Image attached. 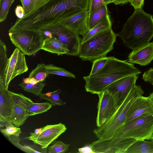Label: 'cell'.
<instances>
[{
    "instance_id": "obj_1",
    "label": "cell",
    "mask_w": 153,
    "mask_h": 153,
    "mask_svg": "<svg viewBox=\"0 0 153 153\" xmlns=\"http://www.w3.org/2000/svg\"><path fill=\"white\" fill-rule=\"evenodd\" d=\"M89 0H50L36 12L17 18L8 31H38L49 25L88 10Z\"/></svg>"
},
{
    "instance_id": "obj_2",
    "label": "cell",
    "mask_w": 153,
    "mask_h": 153,
    "mask_svg": "<svg viewBox=\"0 0 153 153\" xmlns=\"http://www.w3.org/2000/svg\"><path fill=\"white\" fill-rule=\"evenodd\" d=\"M153 138V115L123 124L111 137L93 142L89 146L95 153H125L136 141Z\"/></svg>"
},
{
    "instance_id": "obj_3",
    "label": "cell",
    "mask_w": 153,
    "mask_h": 153,
    "mask_svg": "<svg viewBox=\"0 0 153 153\" xmlns=\"http://www.w3.org/2000/svg\"><path fill=\"white\" fill-rule=\"evenodd\" d=\"M141 73L140 70L126 61L119 59L114 56L109 57L101 69L94 74L83 76L85 89L87 92L98 95L115 81Z\"/></svg>"
},
{
    "instance_id": "obj_4",
    "label": "cell",
    "mask_w": 153,
    "mask_h": 153,
    "mask_svg": "<svg viewBox=\"0 0 153 153\" xmlns=\"http://www.w3.org/2000/svg\"><path fill=\"white\" fill-rule=\"evenodd\" d=\"M116 35L127 47L133 51L146 45L153 37L152 15L142 9H135L121 30Z\"/></svg>"
},
{
    "instance_id": "obj_5",
    "label": "cell",
    "mask_w": 153,
    "mask_h": 153,
    "mask_svg": "<svg viewBox=\"0 0 153 153\" xmlns=\"http://www.w3.org/2000/svg\"><path fill=\"white\" fill-rule=\"evenodd\" d=\"M144 93L140 85H136L131 90L113 116L101 126L94 130V133L98 139H107L114 135L124 123L133 103Z\"/></svg>"
},
{
    "instance_id": "obj_6",
    "label": "cell",
    "mask_w": 153,
    "mask_h": 153,
    "mask_svg": "<svg viewBox=\"0 0 153 153\" xmlns=\"http://www.w3.org/2000/svg\"><path fill=\"white\" fill-rule=\"evenodd\" d=\"M117 37L112 28L100 32L81 43L78 56L91 62L106 56L113 49Z\"/></svg>"
},
{
    "instance_id": "obj_7",
    "label": "cell",
    "mask_w": 153,
    "mask_h": 153,
    "mask_svg": "<svg viewBox=\"0 0 153 153\" xmlns=\"http://www.w3.org/2000/svg\"><path fill=\"white\" fill-rule=\"evenodd\" d=\"M12 43L25 55L30 56L42 50L44 39L41 31L29 30L9 32Z\"/></svg>"
},
{
    "instance_id": "obj_8",
    "label": "cell",
    "mask_w": 153,
    "mask_h": 153,
    "mask_svg": "<svg viewBox=\"0 0 153 153\" xmlns=\"http://www.w3.org/2000/svg\"><path fill=\"white\" fill-rule=\"evenodd\" d=\"M43 28L51 32L53 37L56 38L67 46L69 51L67 55L79 56L81 39L77 32L59 23L52 24Z\"/></svg>"
},
{
    "instance_id": "obj_9",
    "label": "cell",
    "mask_w": 153,
    "mask_h": 153,
    "mask_svg": "<svg viewBox=\"0 0 153 153\" xmlns=\"http://www.w3.org/2000/svg\"><path fill=\"white\" fill-rule=\"evenodd\" d=\"M67 128L65 125L59 123L47 125L36 129L34 132L30 133V136L25 138L39 145L42 149H46L54 140L65 132Z\"/></svg>"
},
{
    "instance_id": "obj_10",
    "label": "cell",
    "mask_w": 153,
    "mask_h": 153,
    "mask_svg": "<svg viewBox=\"0 0 153 153\" xmlns=\"http://www.w3.org/2000/svg\"><path fill=\"white\" fill-rule=\"evenodd\" d=\"M96 125L100 127L107 122L115 113L120 104L119 97L105 90L98 94Z\"/></svg>"
},
{
    "instance_id": "obj_11",
    "label": "cell",
    "mask_w": 153,
    "mask_h": 153,
    "mask_svg": "<svg viewBox=\"0 0 153 153\" xmlns=\"http://www.w3.org/2000/svg\"><path fill=\"white\" fill-rule=\"evenodd\" d=\"M2 79L5 88L8 89L10 81L16 76L26 72L28 70L25 55L16 48L9 58Z\"/></svg>"
},
{
    "instance_id": "obj_12",
    "label": "cell",
    "mask_w": 153,
    "mask_h": 153,
    "mask_svg": "<svg viewBox=\"0 0 153 153\" xmlns=\"http://www.w3.org/2000/svg\"><path fill=\"white\" fill-rule=\"evenodd\" d=\"M12 102L11 122L19 127L24 124L29 117L27 110L33 102L32 100L21 93H16L9 91Z\"/></svg>"
},
{
    "instance_id": "obj_13",
    "label": "cell",
    "mask_w": 153,
    "mask_h": 153,
    "mask_svg": "<svg viewBox=\"0 0 153 153\" xmlns=\"http://www.w3.org/2000/svg\"><path fill=\"white\" fill-rule=\"evenodd\" d=\"M151 115H153V103L149 97L141 96L138 97L131 106L124 123L135 119Z\"/></svg>"
},
{
    "instance_id": "obj_14",
    "label": "cell",
    "mask_w": 153,
    "mask_h": 153,
    "mask_svg": "<svg viewBox=\"0 0 153 153\" xmlns=\"http://www.w3.org/2000/svg\"><path fill=\"white\" fill-rule=\"evenodd\" d=\"M138 77V74H135L122 78L111 83L105 90L118 97L120 103H121L136 85Z\"/></svg>"
},
{
    "instance_id": "obj_15",
    "label": "cell",
    "mask_w": 153,
    "mask_h": 153,
    "mask_svg": "<svg viewBox=\"0 0 153 153\" xmlns=\"http://www.w3.org/2000/svg\"><path fill=\"white\" fill-rule=\"evenodd\" d=\"M88 10L76 14L59 22L84 36L89 31L88 21Z\"/></svg>"
},
{
    "instance_id": "obj_16",
    "label": "cell",
    "mask_w": 153,
    "mask_h": 153,
    "mask_svg": "<svg viewBox=\"0 0 153 153\" xmlns=\"http://www.w3.org/2000/svg\"><path fill=\"white\" fill-rule=\"evenodd\" d=\"M128 62L141 66L149 64L153 60V42L137 49L132 51L128 56Z\"/></svg>"
},
{
    "instance_id": "obj_17",
    "label": "cell",
    "mask_w": 153,
    "mask_h": 153,
    "mask_svg": "<svg viewBox=\"0 0 153 153\" xmlns=\"http://www.w3.org/2000/svg\"><path fill=\"white\" fill-rule=\"evenodd\" d=\"M12 107V100L9 91L0 80V121L11 122Z\"/></svg>"
},
{
    "instance_id": "obj_18",
    "label": "cell",
    "mask_w": 153,
    "mask_h": 153,
    "mask_svg": "<svg viewBox=\"0 0 153 153\" xmlns=\"http://www.w3.org/2000/svg\"><path fill=\"white\" fill-rule=\"evenodd\" d=\"M42 50L58 55H66L69 51L66 45L54 37L45 39Z\"/></svg>"
},
{
    "instance_id": "obj_19",
    "label": "cell",
    "mask_w": 153,
    "mask_h": 153,
    "mask_svg": "<svg viewBox=\"0 0 153 153\" xmlns=\"http://www.w3.org/2000/svg\"><path fill=\"white\" fill-rule=\"evenodd\" d=\"M112 22L110 16L108 14L97 25L82 37L81 43H82L95 35L104 30L112 28Z\"/></svg>"
},
{
    "instance_id": "obj_20",
    "label": "cell",
    "mask_w": 153,
    "mask_h": 153,
    "mask_svg": "<svg viewBox=\"0 0 153 153\" xmlns=\"http://www.w3.org/2000/svg\"><path fill=\"white\" fill-rule=\"evenodd\" d=\"M108 14L107 5L104 4L89 14L88 21L89 30L97 25Z\"/></svg>"
},
{
    "instance_id": "obj_21",
    "label": "cell",
    "mask_w": 153,
    "mask_h": 153,
    "mask_svg": "<svg viewBox=\"0 0 153 153\" xmlns=\"http://www.w3.org/2000/svg\"><path fill=\"white\" fill-rule=\"evenodd\" d=\"M125 153H153V140H137L131 145Z\"/></svg>"
},
{
    "instance_id": "obj_22",
    "label": "cell",
    "mask_w": 153,
    "mask_h": 153,
    "mask_svg": "<svg viewBox=\"0 0 153 153\" xmlns=\"http://www.w3.org/2000/svg\"><path fill=\"white\" fill-rule=\"evenodd\" d=\"M19 0L24 9L25 17L36 12L50 0Z\"/></svg>"
},
{
    "instance_id": "obj_23",
    "label": "cell",
    "mask_w": 153,
    "mask_h": 153,
    "mask_svg": "<svg viewBox=\"0 0 153 153\" xmlns=\"http://www.w3.org/2000/svg\"><path fill=\"white\" fill-rule=\"evenodd\" d=\"M52 105L48 102L40 103L33 102L27 108V114L29 117L40 114L47 111L52 108Z\"/></svg>"
},
{
    "instance_id": "obj_24",
    "label": "cell",
    "mask_w": 153,
    "mask_h": 153,
    "mask_svg": "<svg viewBox=\"0 0 153 153\" xmlns=\"http://www.w3.org/2000/svg\"><path fill=\"white\" fill-rule=\"evenodd\" d=\"M61 92V90L59 89L53 92L42 93L39 97L41 99L48 100L53 105H64L66 102L60 98L59 95Z\"/></svg>"
},
{
    "instance_id": "obj_25",
    "label": "cell",
    "mask_w": 153,
    "mask_h": 153,
    "mask_svg": "<svg viewBox=\"0 0 153 153\" xmlns=\"http://www.w3.org/2000/svg\"><path fill=\"white\" fill-rule=\"evenodd\" d=\"M45 85V84L43 81L38 82L35 84L22 82L19 84L23 90L37 96H39L42 93V91Z\"/></svg>"
},
{
    "instance_id": "obj_26",
    "label": "cell",
    "mask_w": 153,
    "mask_h": 153,
    "mask_svg": "<svg viewBox=\"0 0 153 153\" xmlns=\"http://www.w3.org/2000/svg\"><path fill=\"white\" fill-rule=\"evenodd\" d=\"M48 75L46 65L42 63L37 64L36 68L29 74V77L33 78L39 82L43 81Z\"/></svg>"
},
{
    "instance_id": "obj_27",
    "label": "cell",
    "mask_w": 153,
    "mask_h": 153,
    "mask_svg": "<svg viewBox=\"0 0 153 153\" xmlns=\"http://www.w3.org/2000/svg\"><path fill=\"white\" fill-rule=\"evenodd\" d=\"M9 59L7 55V48L5 43L0 39V79H2Z\"/></svg>"
},
{
    "instance_id": "obj_28",
    "label": "cell",
    "mask_w": 153,
    "mask_h": 153,
    "mask_svg": "<svg viewBox=\"0 0 153 153\" xmlns=\"http://www.w3.org/2000/svg\"><path fill=\"white\" fill-rule=\"evenodd\" d=\"M5 128H0L1 132L8 139L12 136L19 137L22 131L20 128L16 126L11 122H6Z\"/></svg>"
},
{
    "instance_id": "obj_29",
    "label": "cell",
    "mask_w": 153,
    "mask_h": 153,
    "mask_svg": "<svg viewBox=\"0 0 153 153\" xmlns=\"http://www.w3.org/2000/svg\"><path fill=\"white\" fill-rule=\"evenodd\" d=\"M48 73L49 74H53L57 75L67 77L74 78H76L75 75L65 69L53 64H49L46 65Z\"/></svg>"
},
{
    "instance_id": "obj_30",
    "label": "cell",
    "mask_w": 153,
    "mask_h": 153,
    "mask_svg": "<svg viewBox=\"0 0 153 153\" xmlns=\"http://www.w3.org/2000/svg\"><path fill=\"white\" fill-rule=\"evenodd\" d=\"M47 147L48 153H64L67 152L70 145L61 140L53 141Z\"/></svg>"
},
{
    "instance_id": "obj_31",
    "label": "cell",
    "mask_w": 153,
    "mask_h": 153,
    "mask_svg": "<svg viewBox=\"0 0 153 153\" xmlns=\"http://www.w3.org/2000/svg\"><path fill=\"white\" fill-rule=\"evenodd\" d=\"M15 0H0V22L6 20L10 7Z\"/></svg>"
},
{
    "instance_id": "obj_32",
    "label": "cell",
    "mask_w": 153,
    "mask_h": 153,
    "mask_svg": "<svg viewBox=\"0 0 153 153\" xmlns=\"http://www.w3.org/2000/svg\"><path fill=\"white\" fill-rule=\"evenodd\" d=\"M9 141L15 146L20 149L24 152L26 153H42L33 148L27 145L24 146L19 143L20 138L19 137L12 136L8 139Z\"/></svg>"
},
{
    "instance_id": "obj_33",
    "label": "cell",
    "mask_w": 153,
    "mask_h": 153,
    "mask_svg": "<svg viewBox=\"0 0 153 153\" xmlns=\"http://www.w3.org/2000/svg\"><path fill=\"white\" fill-rule=\"evenodd\" d=\"M109 57H103L94 60L89 74H92L101 69L106 64Z\"/></svg>"
},
{
    "instance_id": "obj_34",
    "label": "cell",
    "mask_w": 153,
    "mask_h": 153,
    "mask_svg": "<svg viewBox=\"0 0 153 153\" xmlns=\"http://www.w3.org/2000/svg\"><path fill=\"white\" fill-rule=\"evenodd\" d=\"M104 4V0H89L88 6L89 14Z\"/></svg>"
},
{
    "instance_id": "obj_35",
    "label": "cell",
    "mask_w": 153,
    "mask_h": 153,
    "mask_svg": "<svg viewBox=\"0 0 153 153\" xmlns=\"http://www.w3.org/2000/svg\"><path fill=\"white\" fill-rule=\"evenodd\" d=\"M142 79L145 82L153 85V68L146 71L143 75Z\"/></svg>"
},
{
    "instance_id": "obj_36",
    "label": "cell",
    "mask_w": 153,
    "mask_h": 153,
    "mask_svg": "<svg viewBox=\"0 0 153 153\" xmlns=\"http://www.w3.org/2000/svg\"><path fill=\"white\" fill-rule=\"evenodd\" d=\"M129 2L134 9H142L144 5V0H130Z\"/></svg>"
},
{
    "instance_id": "obj_37",
    "label": "cell",
    "mask_w": 153,
    "mask_h": 153,
    "mask_svg": "<svg viewBox=\"0 0 153 153\" xmlns=\"http://www.w3.org/2000/svg\"><path fill=\"white\" fill-rule=\"evenodd\" d=\"M15 13L17 18L22 19L25 16V12L23 7L17 5L15 9Z\"/></svg>"
},
{
    "instance_id": "obj_38",
    "label": "cell",
    "mask_w": 153,
    "mask_h": 153,
    "mask_svg": "<svg viewBox=\"0 0 153 153\" xmlns=\"http://www.w3.org/2000/svg\"><path fill=\"white\" fill-rule=\"evenodd\" d=\"M78 151L79 152L81 153H95L89 145L79 148Z\"/></svg>"
},
{
    "instance_id": "obj_39",
    "label": "cell",
    "mask_w": 153,
    "mask_h": 153,
    "mask_svg": "<svg viewBox=\"0 0 153 153\" xmlns=\"http://www.w3.org/2000/svg\"><path fill=\"white\" fill-rule=\"evenodd\" d=\"M25 83H30L32 84H35L38 82L33 78H27L24 79L22 81Z\"/></svg>"
},
{
    "instance_id": "obj_40",
    "label": "cell",
    "mask_w": 153,
    "mask_h": 153,
    "mask_svg": "<svg viewBox=\"0 0 153 153\" xmlns=\"http://www.w3.org/2000/svg\"><path fill=\"white\" fill-rule=\"evenodd\" d=\"M130 0H115L113 3L116 5L126 4L130 2Z\"/></svg>"
},
{
    "instance_id": "obj_41",
    "label": "cell",
    "mask_w": 153,
    "mask_h": 153,
    "mask_svg": "<svg viewBox=\"0 0 153 153\" xmlns=\"http://www.w3.org/2000/svg\"><path fill=\"white\" fill-rule=\"evenodd\" d=\"M115 0H104V3L107 5L108 4L113 3Z\"/></svg>"
},
{
    "instance_id": "obj_42",
    "label": "cell",
    "mask_w": 153,
    "mask_h": 153,
    "mask_svg": "<svg viewBox=\"0 0 153 153\" xmlns=\"http://www.w3.org/2000/svg\"><path fill=\"white\" fill-rule=\"evenodd\" d=\"M5 122L0 121V128H2L5 126Z\"/></svg>"
},
{
    "instance_id": "obj_43",
    "label": "cell",
    "mask_w": 153,
    "mask_h": 153,
    "mask_svg": "<svg viewBox=\"0 0 153 153\" xmlns=\"http://www.w3.org/2000/svg\"><path fill=\"white\" fill-rule=\"evenodd\" d=\"M149 97L153 103V92L150 95Z\"/></svg>"
},
{
    "instance_id": "obj_44",
    "label": "cell",
    "mask_w": 153,
    "mask_h": 153,
    "mask_svg": "<svg viewBox=\"0 0 153 153\" xmlns=\"http://www.w3.org/2000/svg\"><path fill=\"white\" fill-rule=\"evenodd\" d=\"M151 140H153V138Z\"/></svg>"
}]
</instances>
